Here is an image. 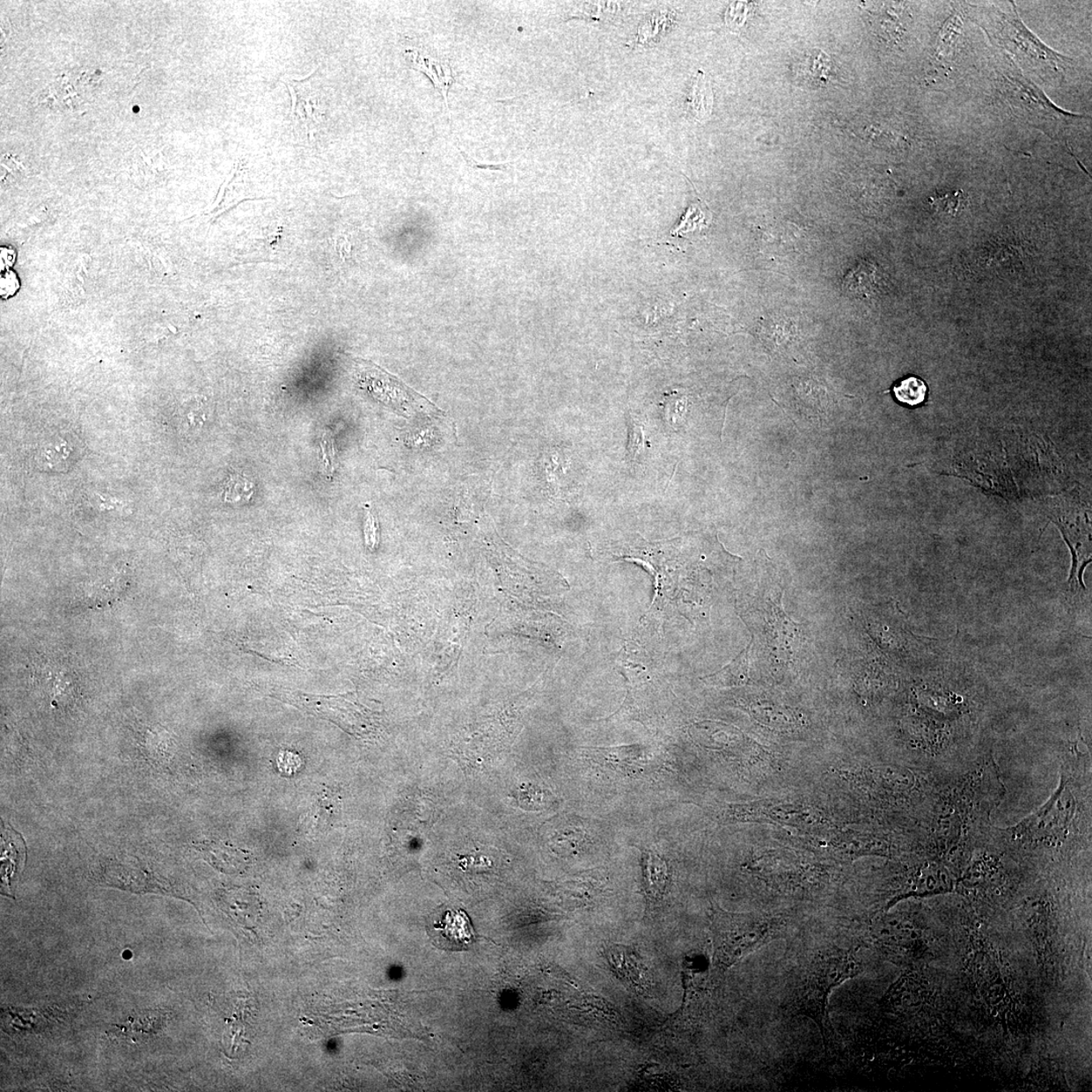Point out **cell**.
Wrapping results in <instances>:
<instances>
[{"label": "cell", "mask_w": 1092, "mask_h": 1092, "mask_svg": "<svg viewBox=\"0 0 1092 1092\" xmlns=\"http://www.w3.org/2000/svg\"><path fill=\"white\" fill-rule=\"evenodd\" d=\"M404 57L412 70L422 72L431 80L434 87L443 96L446 110L450 113L447 97L451 87L456 83L450 60L439 56L436 52L423 48L406 50Z\"/></svg>", "instance_id": "cell-6"}, {"label": "cell", "mask_w": 1092, "mask_h": 1092, "mask_svg": "<svg viewBox=\"0 0 1092 1092\" xmlns=\"http://www.w3.org/2000/svg\"><path fill=\"white\" fill-rule=\"evenodd\" d=\"M1074 812V796L1062 784L1046 805L1016 827V836L1030 840L1060 838L1066 832Z\"/></svg>", "instance_id": "cell-3"}, {"label": "cell", "mask_w": 1092, "mask_h": 1092, "mask_svg": "<svg viewBox=\"0 0 1092 1092\" xmlns=\"http://www.w3.org/2000/svg\"><path fill=\"white\" fill-rule=\"evenodd\" d=\"M429 934L434 945L445 951H465L477 942V933L465 912L446 911L433 922Z\"/></svg>", "instance_id": "cell-4"}, {"label": "cell", "mask_w": 1092, "mask_h": 1092, "mask_svg": "<svg viewBox=\"0 0 1092 1092\" xmlns=\"http://www.w3.org/2000/svg\"><path fill=\"white\" fill-rule=\"evenodd\" d=\"M963 28V19L960 13L956 12L949 17L942 26L939 35L937 48H935V57L939 61L944 60L951 56L956 42L959 39L960 33Z\"/></svg>", "instance_id": "cell-14"}, {"label": "cell", "mask_w": 1092, "mask_h": 1092, "mask_svg": "<svg viewBox=\"0 0 1092 1092\" xmlns=\"http://www.w3.org/2000/svg\"><path fill=\"white\" fill-rule=\"evenodd\" d=\"M978 9L983 12H976V18L981 19L978 22L985 20V23L978 24L1009 55L1025 63L1043 79L1058 80L1065 77L1073 60L1050 49L1030 32L1014 5L1009 12L994 8Z\"/></svg>", "instance_id": "cell-1"}, {"label": "cell", "mask_w": 1092, "mask_h": 1092, "mask_svg": "<svg viewBox=\"0 0 1092 1092\" xmlns=\"http://www.w3.org/2000/svg\"><path fill=\"white\" fill-rule=\"evenodd\" d=\"M100 881L120 890L139 892H171L165 881L155 877L151 872L135 864L115 863L114 861L103 866Z\"/></svg>", "instance_id": "cell-5"}, {"label": "cell", "mask_w": 1092, "mask_h": 1092, "mask_svg": "<svg viewBox=\"0 0 1092 1092\" xmlns=\"http://www.w3.org/2000/svg\"><path fill=\"white\" fill-rule=\"evenodd\" d=\"M609 960L624 981L641 993L649 992L650 980L647 970L632 949L615 946L610 949Z\"/></svg>", "instance_id": "cell-8"}, {"label": "cell", "mask_w": 1092, "mask_h": 1092, "mask_svg": "<svg viewBox=\"0 0 1092 1092\" xmlns=\"http://www.w3.org/2000/svg\"><path fill=\"white\" fill-rule=\"evenodd\" d=\"M19 288L18 278L13 271H5L0 282V294L4 298L15 295Z\"/></svg>", "instance_id": "cell-18"}, {"label": "cell", "mask_w": 1092, "mask_h": 1092, "mask_svg": "<svg viewBox=\"0 0 1092 1092\" xmlns=\"http://www.w3.org/2000/svg\"><path fill=\"white\" fill-rule=\"evenodd\" d=\"M199 849L214 866L223 869L239 870L249 863V854L227 844L212 842L199 845Z\"/></svg>", "instance_id": "cell-11"}, {"label": "cell", "mask_w": 1092, "mask_h": 1092, "mask_svg": "<svg viewBox=\"0 0 1092 1092\" xmlns=\"http://www.w3.org/2000/svg\"><path fill=\"white\" fill-rule=\"evenodd\" d=\"M892 392L900 405L913 409L926 403L928 388L924 379L917 376H907L894 384Z\"/></svg>", "instance_id": "cell-12"}, {"label": "cell", "mask_w": 1092, "mask_h": 1092, "mask_svg": "<svg viewBox=\"0 0 1092 1092\" xmlns=\"http://www.w3.org/2000/svg\"><path fill=\"white\" fill-rule=\"evenodd\" d=\"M366 372L363 375L368 377L379 384V385L369 384L370 391L376 392L377 397L385 399L389 403L403 407L407 410H426L433 405L423 396L419 395L416 392L409 389L397 378L385 374L383 370L376 368L374 370L366 369Z\"/></svg>", "instance_id": "cell-7"}, {"label": "cell", "mask_w": 1092, "mask_h": 1092, "mask_svg": "<svg viewBox=\"0 0 1092 1092\" xmlns=\"http://www.w3.org/2000/svg\"><path fill=\"white\" fill-rule=\"evenodd\" d=\"M643 877L649 897L655 900L663 898L668 885V866L653 852L643 854Z\"/></svg>", "instance_id": "cell-10"}, {"label": "cell", "mask_w": 1092, "mask_h": 1092, "mask_svg": "<svg viewBox=\"0 0 1092 1092\" xmlns=\"http://www.w3.org/2000/svg\"><path fill=\"white\" fill-rule=\"evenodd\" d=\"M704 223L705 216L701 211V209L698 206H692L688 209L687 214L685 215L679 225L673 230V233L671 234L684 235L693 232V231L697 229H701L704 226Z\"/></svg>", "instance_id": "cell-15"}, {"label": "cell", "mask_w": 1092, "mask_h": 1092, "mask_svg": "<svg viewBox=\"0 0 1092 1092\" xmlns=\"http://www.w3.org/2000/svg\"><path fill=\"white\" fill-rule=\"evenodd\" d=\"M644 449V436L642 427L634 422L633 418L629 420V458L634 461L641 456Z\"/></svg>", "instance_id": "cell-17"}, {"label": "cell", "mask_w": 1092, "mask_h": 1092, "mask_svg": "<svg viewBox=\"0 0 1092 1092\" xmlns=\"http://www.w3.org/2000/svg\"><path fill=\"white\" fill-rule=\"evenodd\" d=\"M712 100H714V96H712L708 81L700 71L686 101L687 108L697 120L703 121L711 113L712 105H714Z\"/></svg>", "instance_id": "cell-13"}, {"label": "cell", "mask_w": 1092, "mask_h": 1092, "mask_svg": "<svg viewBox=\"0 0 1092 1092\" xmlns=\"http://www.w3.org/2000/svg\"><path fill=\"white\" fill-rule=\"evenodd\" d=\"M1003 68L1005 71L1001 72V77L1009 104L1017 114L1030 121V124H1049L1051 121L1080 117V115L1064 112L1051 103L1040 88L1023 77L1019 70H1012L1008 62Z\"/></svg>", "instance_id": "cell-2"}, {"label": "cell", "mask_w": 1092, "mask_h": 1092, "mask_svg": "<svg viewBox=\"0 0 1092 1092\" xmlns=\"http://www.w3.org/2000/svg\"><path fill=\"white\" fill-rule=\"evenodd\" d=\"M253 494V483L241 477H235L231 479L226 499L231 500V502H238L243 499L248 500Z\"/></svg>", "instance_id": "cell-16"}, {"label": "cell", "mask_w": 1092, "mask_h": 1092, "mask_svg": "<svg viewBox=\"0 0 1092 1092\" xmlns=\"http://www.w3.org/2000/svg\"><path fill=\"white\" fill-rule=\"evenodd\" d=\"M166 1019V1015L159 1010L143 1012L128 1016L127 1021L115 1025L112 1033L117 1037H125V1039L131 1037L133 1041L146 1040L148 1037L159 1034L165 1025Z\"/></svg>", "instance_id": "cell-9"}, {"label": "cell", "mask_w": 1092, "mask_h": 1092, "mask_svg": "<svg viewBox=\"0 0 1092 1092\" xmlns=\"http://www.w3.org/2000/svg\"><path fill=\"white\" fill-rule=\"evenodd\" d=\"M16 260L15 251L10 248L2 247V271L10 269Z\"/></svg>", "instance_id": "cell-19"}]
</instances>
